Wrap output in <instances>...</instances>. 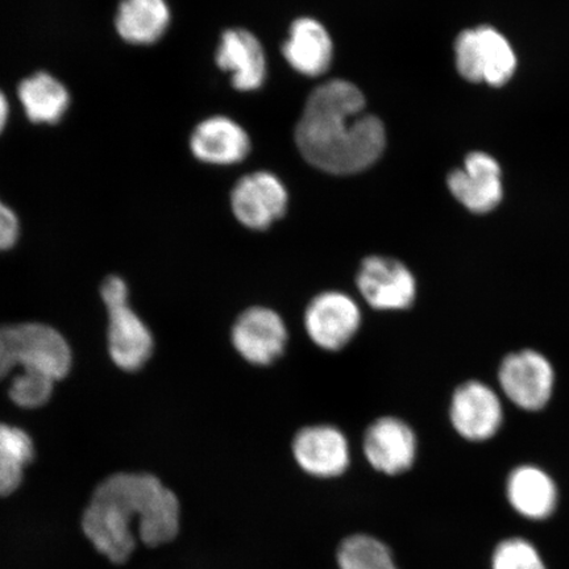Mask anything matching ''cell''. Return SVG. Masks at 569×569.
<instances>
[{
	"label": "cell",
	"instance_id": "cell-1",
	"mask_svg": "<svg viewBox=\"0 0 569 569\" xmlns=\"http://www.w3.org/2000/svg\"><path fill=\"white\" fill-rule=\"evenodd\" d=\"M81 526L99 553L124 565L138 538L149 547L172 542L180 531V501L151 473H116L96 488Z\"/></svg>",
	"mask_w": 569,
	"mask_h": 569
},
{
	"label": "cell",
	"instance_id": "cell-2",
	"mask_svg": "<svg viewBox=\"0 0 569 569\" xmlns=\"http://www.w3.org/2000/svg\"><path fill=\"white\" fill-rule=\"evenodd\" d=\"M356 84L331 80L311 92L296 127L303 159L323 172L347 176L361 172L381 158L386 127L368 113Z\"/></svg>",
	"mask_w": 569,
	"mask_h": 569
},
{
	"label": "cell",
	"instance_id": "cell-3",
	"mask_svg": "<svg viewBox=\"0 0 569 569\" xmlns=\"http://www.w3.org/2000/svg\"><path fill=\"white\" fill-rule=\"evenodd\" d=\"M59 381L71 368V351L61 333L41 323L0 327V380L13 369Z\"/></svg>",
	"mask_w": 569,
	"mask_h": 569
},
{
	"label": "cell",
	"instance_id": "cell-4",
	"mask_svg": "<svg viewBox=\"0 0 569 569\" xmlns=\"http://www.w3.org/2000/svg\"><path fill=\"white\" fill-rule=\"evenodd\" d=\"M101 297L109 311V352L116 366L127 372L144 367L154 350L151 330L128 303V287L119 276L102 283Z\"/></svg>",
	"mask_w": 569,
	"mask_h": 569
},
{
	"label": "cell",
	"instance_id": "cell-5",
	"mask_svg": "<svg viewBox=\"0 0 569 569\" xmlns=\"http://www.w3.org/2000/svg\"><path fill=\"white\" fill-rule=\"evenodd\" d=\"M457 68L465 80L502 87L517 68V57L507 38L492 27L462 31L455 42Z\"/></svg>",
	"mask_w": 569,
	"mask_h": 569
},
{
	"label": "cell",
	"instance_id": "cell-6",
	"mask_svg": "<svg viewBox=\"0 0 569 569\" xmlns=\"http://www.w3.org/2000/svg\"><path fill=\"white\" fill-rule=\"evenodd\" d=\"M358 302L343 291H323L305 310V330L317 347L338 352L351 343L361 327Z\"/></svg>",
	"mask_w": 569,
	"mask_h": 569
},
{
	"label": "cell",
	"instance_id": "cell-7",
	"mask_svg": "<svg viewBox=\"0 0 569 569\" xmlns=\"http://www.w3.org/2000/svg\"><path fill=\"white\" fill-rule=\"evenodd\" d=\"M359 293L372 309L401 311L417 298V280L400 260L387 256H368L356 276Z\"/></svg>",
	"mask_w": 569,
	"mask_h": 569
},
{
	"label": "cell",
	"instance_id": "cell-8",
	"mask_svg": "<svg viewBox=\"0 0 569 569\" xmlns=\"http://www.w3.org/2000/svg\"><path fill=\"white\" fill-rule=\"evenodd\" d=\"M503 395L526 411L542 410L550 402L555 372L549 359L533 350L510 353L498 369Z\"/></svg>",
	"mask_w": 569,
	"mask_h": 569
},
{
	"label": "cell",
	"instance_id": "cell-9",
	"mask_svg": "<svg viewBox=\"0 0 569 569\" xmlns=\"http://www.w3.org/2000/svg\"><path fill=\"white\" fill-rule=\"evenodd\" d=\"M288 327L279 312L253 306L241 312L231 330V343L249 365L267 367L287 350Z\"/></svg>",
	"mask_w": 569,
	"mask_h": 569
},
{
	"label": "cell",
	"instance_id": "cell-10",
	"mask_svg": "<svg viewBox=\"0 0 569 569\" xmlns=\"http://www.w3.org/2000/svg\"><path fill=\"white\" fill-rule=\"evenodd\" d=\"M289 196L284 184L269 172H256L240 178L231 191L234 218L246 229L266 231L288 210Z\"/></svg>",
	"mask_w": 569,
	"mask_h": 569
},
{
	"label": "cell",
	"instance_id": "cell-11",
	"mask_svg": "<svg viewBox=\"0 0 569 569\" xmlns=\"http://www.w3.org/2000/svg\"><path fill=\"white\" fill-rule=\"evenodd\" d=\"M455 431L469 442H486L500 431L503 409L496 391L481 381H467L455 390L450 407Z\"/></svg>",
	"mask_w": 569,
	"mask_h": 569
},
{
	"label": "cell",
	"instance_id": "cell-12",
	"mask_svg": "<svg viewBox=\"0 0 569 569\" xmlns=\"http://www.w3.org/2000/svg\"><path fill=\"white\" fill-rule=\"evenodd\" d=\"M291 448L297 465L315 478H338L350 467V443L336 426L303 427L296 433Z\"/></svg>",
	"mask_w": 569,
	"mask_h": 569
},
{
	"label": "cell",
	"instance_id": "cell-13",
	"mask_svg": "<svg viewBox=\"0 0 569 569\" xmlns=\"http://www.w3.org/2000/svg\"><path fill=\"white\" fill-rule=\"evenodd\" d=\"M362 450L377 472L397 476L415 466L418 451L416 432L396 417H382L368 427Z\"/></svg>",
	"mask_w": 569,
	"mask_h": 569
},
{
	"label": "cell",
	"instance_id": "cell-14",
	"mask_svg": "<svg viewBox=\"0 0 569 569\" xmlns=\"http://www.w3.org/2000/svg\"><path fill=\"white\" fill-rule=\"evenodd\" d=\"M447 183L451 194L475 213L490 212L502 201L501 168L483 152L468 154L465 168L453 170Z\"/></svg>",
	"mask_w": 569,
	"mask_h": 569
},
{
	"label": "cell",
	"instance_id": "cell-15",
	"mask_svg": "<svg viewBox=\"0 0 569 569\" xmlns=\"http://www.w3.org/2000/svg\"><path fill=\"white\" fill-rule=\"evenodd\" d=\"M216 61L220 69L231 73L234 89L253 91L260 89L266 81L264 48L253 33L243 28L223 32Z\"/></svg>",
	"mask_w": 569,
	"mask_h": 569
},
{
	"label": "cell",
	"instance_id": "cell-16",
	"mask_svg": "<svg viewBox=\"0 0 569 569\" xmlns=\"http://www.w3.org/2000/svg\"><path fill=\"white\" fill-rule=\"evenodd\" d=\"M190 148L199 161L231 166L247 158L251 151V140L244 128L232 119L212 117L196 127Z\"/></svg>",
	"mask_w": 569,
	"mask_h": 569
},
{
	"label": "cell",
	"instance_id": "cell-17",
	"mask_svg": "<svg viewBox=\"0 0 569 569\" xmlns=\"http://www.w3.org/2000/svg\"><path fill=\"white\" fill-rule=\"evenodd\" d=\"M282 54L298 73L322 76L332 61L330 33L316 19H297L290 27L288 40L283 42Z\"/></svg>",
	"mask_w": 569,
	"mask_h": 569
},
{
	"label": "cell",
	"instance_id": "cell-18",
	"mask_svg": "<svg viewBox=\"0 0 569 569\" xmlns=\"http://www.w3.org/2000/svg\"><path fill=\"white\" fill-rule=\"evenodd\" d=\"M507 496L511 508L532 521L550 518L558 508L557 483L536 466H521L509 475Z\"/></svg>",
	"mask_w": 569,
	"mask_h": 569
},
{
	"label": "cell",
	"instance_id": "cell-19",
	"mask_svg": "<svg viewBox=\"0 0 569 569\" xmlns=\"http://www.w3.org/2000/svg\"><path fill=\"white\" fill-rule=\"evenodd\" d=\"M169 24L167 0H122L118 7L117 31L130 44H154L166 34Z\"/></svg>",
	"mask_w": 569,
	"mask_h": 569
},
{
	"label": "cell",
	"instance_id": "cell-20",
	"mask_svg": "<svg viewBox=\"0 0 569 569\" xmlns=\"http://www.w3.org/2000/svg\"><path fill=\"white\" fill-rule=\"evenodd\" d=\"M18 96L27 118L33 123L59 122L70 103L67 88L46 71L26 78L19 84Z\"/></svg>",
	"mask_w": 569,
	"mask_h": 569
},
{
	"label": "cell",
	"instance_id": "cell-21",
	"mask_svg": "<svg viewBox=\"0 0 569 569\" xmlns=\"http://www.w3.org/2000/svg\"><path fill=\"white\" fill-rule=\"evenodd\" d=\"M33 458L31 437L19 427L0 423V497L17 492Z\"/></svg>",
	"mask_w": 569,
	"mask_h": 569
},
{
	"label": "cell",
	"instance_id": "cell-22",
	"mask_svg": "<svg viewBox=\"0 0 569 569\" xmlns=\"http://www.w3.org/2000/svg\"><path fill=\"white\" fill-rule=\"evenodd\" d=\"M338 565L340 569H398L389 547L362 533L343 540L338 551Z\"/></svg>",
	"mask_w": 569,
	"mask_h": 569
},
{
	"label": "cell",
	"instance_id": "cell-23",
	"mask_svg": "<svg viewBox=\"0 0 569 569\" xmlns=\"http://www.w3.org/2000/svg\"><path fill=\"white\" fill-rule=\"evenodd\" d=\"M492 569H547L542 555L529 540L509 538L498 543L492 555Z\"/></svg>",
	"mask_w": 569,
	"mask_h": 569
},
{
	"label": "cell",
	"instance_id": "cell-24",
	"mask_svg": "<svg viewBox=\"0 0 569 569\" xmlns=\"http://www.w3.org/2000/svg\"><path fill=\"white\" fill-rule=\"evenodd\" d=\"M54 382L46 375L21 372L13 379L9 395L20 408H40L51 400Z\"/></svg>",
	"mask_w": 569,
	"mask_h": 569
},
{
	"label": "cell",
	"instance_id": "cell-25",
	"mask_svg": "<svg viewBox=\"0 0 569 569\" xmlns=\"http://www.w3.org/2000/svg\"><path fill=\"white\" fill-rule=\"evenodd\" d=\"M20 224L17 213L0 201V251H7L17 244Z\"/></svg>",
	"mask_w": 569,
	"mask_h": 569
},
{
	"label": "cell",
	"instance_id": "cell-26",
	"mask_svg": "<svg viewBox=\"0 0 569 569\" xmlns=\"http://www.w3.org/2000/svg\"><path fill=\"white\" fill-rule=\"evenodd\" d=\"M10 106L9 101H7L6 96L2 91H0V132L4 130L7 124V120H9Z\"/></svg>",
	"mask_w": 569,
	"mask_h": 569
}]
</instances>
